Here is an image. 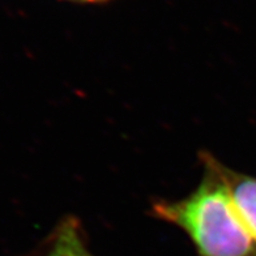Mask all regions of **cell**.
<instances>
[{"instance_id":"obj_1","label":"cell","mask_w":256,"mask_h":256,"mask_svg":"<svg viewBox=\"0 0 256 256\" xmlns=\"http://www.w3.org/2000/svg\"><path fill=\"white\" fill-rule=\"evenodd\" d=\"M202 182L183 199L152 206L153 216L178 226L190 236L198 256H256V240L243 221L217 168V158L200 153Z\"/></svg>"},{"instance_id":"obj_2","label":"cell","mask_w":256,"mask_h":256,"mask_svg":"<svg viewBox=\"0 0 256 256\" xmlns=\"http://www.w3.org/2000/svg\"><path fill=\"white\" fill-rule=\"evenodd\" d=\"M217 168L243 221L256 240V178L234 172L218 160Z\"/></svg>"},{"instance_id":"obj_3","label":"cell","mask_w":256,"mask_h":256,"mask_svg":"<svg viewBox=\"0 0 256 256\" xmlns=\"http://www.w3.org/2000/svg\"><path fill=\"white\" fill-rule=\"evenodd\" d=\"M48 256H96L84 240L82 230L74 217L64 220L55 232Z\"/></svg>"},{"instance_id":"obj_4","label":"cell","mask_w":256,"mask_h":256,"mask_svg":"<svg viewBox=\"0 0 256 256\" xmlns=\"http://www.w3.org/2000/svg\"><path fill=\"white\" fill-rule=\"evenodd\" d=\"M63 2H71L76 4H104L110 3L112 0H63Z\"/></svg>"}]
</instances>
